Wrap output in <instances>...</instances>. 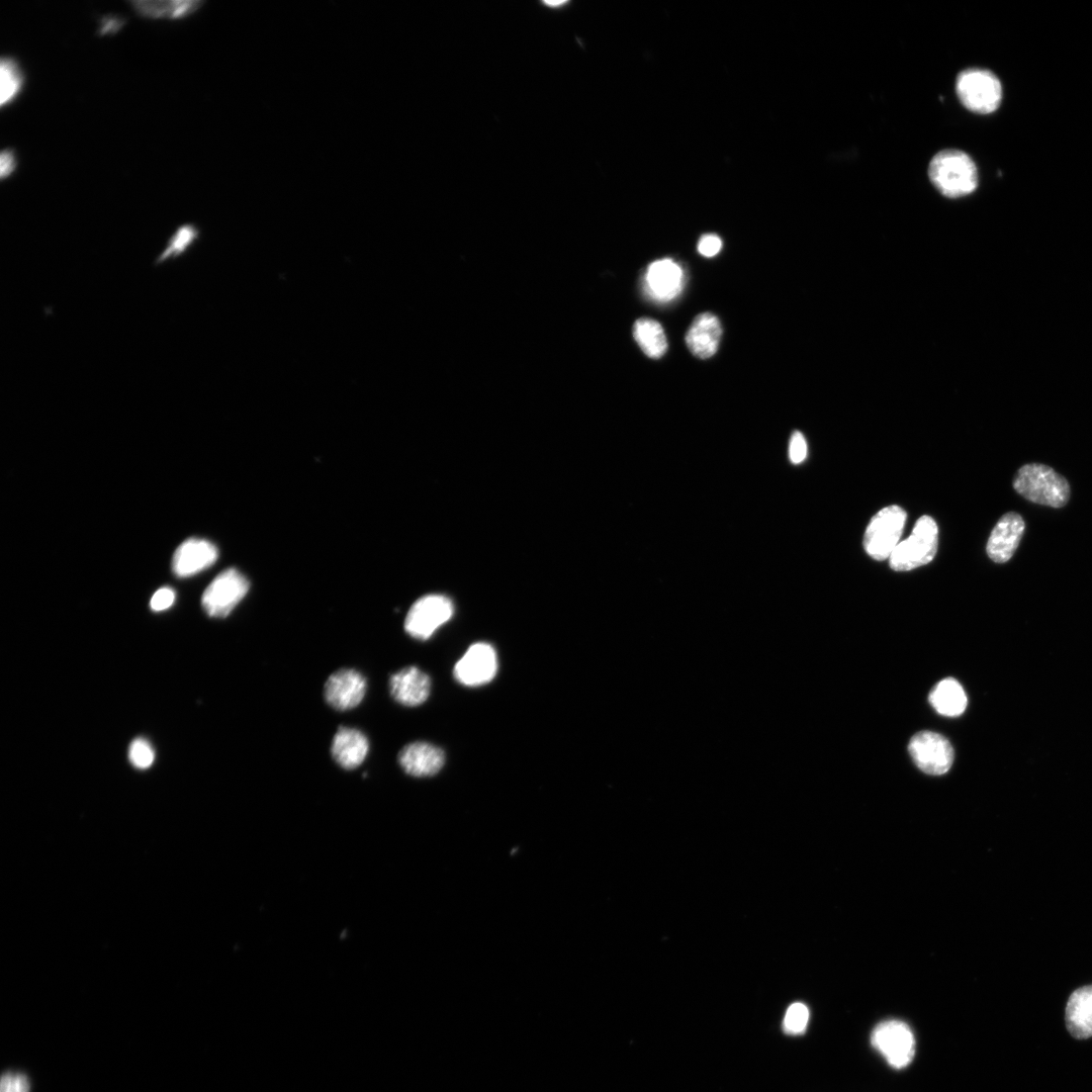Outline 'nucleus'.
<instances>
[{
  "label": "nucleus",
  "mask_w": 1092,
  "mask_h": 1092,
  "mask_svg": "<svg viewBox=\"0 0 1092 1092\" xmlns=\"http://www.w3.org/2000/svg\"><path fill=\"white\" fill-rule=\"evenodd\" d=\"M932 185L944 196L959 198L974 192L978 186V169L965 152L947 149L933 156L928 167Z\"/></svg>",
  "instance_id": "1"
},
{
  "label": "nucleus",
  "mask_w": 1092,
  "mask_h": 1092,
  "mask_svg": "<svg viewBox=\"0 0 1092 1092\" xmlns=\"http://www.w3.org/2000/svg\"><path fill=\"white\" fill-rule=\"evenodd\" d=\"M1014 489L1029 502L1053 508H1061L1070 496V486L1065 477L1053 468L1039 464H1026L1018 469L1013 479Z\"/></svg>",
  "instance_id": "2"
},
{
  "label": "nucleus",
  "mask_w": 1092,
  "mask_h": 1092,
  "mask_svg": "<svg viewBox=\"0 0 1092 1092\" xmlns=\"http://www.w3.org/2000/svg\"><path fill=\"white\" fill-rule=\"evenodd\" d=\"M956 92L961 103L970 111L989 114L997 110L1002 101V85L989 70L969 68L960 72Z\"/></svg>",
  "instance_id": "3"
},
{
  "label": "nucleus",
  "mask_w": 1092,
  "mask_h": 1092,
  "mask_svg": "<svg viewBox=\"0 0 1092 1092\" xmlns=\"http://www.w3.org/2000/svg\"><path fill=\"white\" fill-rule=\"evenodd\" d=\"M938 528L929 516L920 517L910 536L896 546L889 557L890 566L896 571H908L929 563L935 556Z\"/></svg>",
  "instance_id": "4"
},
{
  "label": "nucleus",
  "mask_w": 1092,
  "mask_h": 1092,
  "mask_svg": "<svg viewBox=\"0 0 1092 1092\" xmlns=\"http://www.w3.org/2000/svg\"><path fill=\"white\" fill-rule=\"evenodd\" d=\"M870 1041L894 1069L908 1067L915 1057V1036L903 1020L886 1019L879 1022L871 1032Z\"/></svg>",
  "instance_id": "5"
},
{
  "label": "nucleus",
  "mask_w": 1092,
  "mask_h": 1092,
  "mask_svg": "<svg viewBox=\"0 0 1092 1092\" xmlns=\"http://www.w3.org/2000/svg\"><path fill=\"white\" fill-rule=\"evenodd\" d=\"M905 522L906 513L899 506H889L879 511L864 532L866 552L876 560L889 558L899 544Z\"/></svg>",
  "instance_id": "6"
},
{
  "label": "nucleus",
  "mask_w": 1092,
  "mask_h": 1092,
  "mask_svg": "<svg viewBox=\"0 0 1092 1092\" xmlns=\"http://www.w3.org/2000/svg\"><path fill=\"white\" fill-rule=\"evenodd\" d=\"M249 587L248 579L239 570L225 569L205 588L201 598L202 607L208 616L224 618L245 598Z\"/></svg>",
  "instance_id": "7"
},
{
  "label": "nucleus",
  "mask_w": 1092,
  "mask_h": 1092,
  "mask_svg": "<svg viewBox=\"0 0 1092 1092\" xmlns=\"http://www.w3.org/2000/svg\"><path fill=\"white\" fill-rule=\"evenodd\" d=\"M453 611V604L446 596L434 594L422 597L411 607L404 629L412 637L426 640L451 619Z\"/></svg>",
  "instance_id": "8"
},
{
  "label": "nucleus",
  "mask_w": 1092,
  "mask_h": 1092,
  "mask_svg": "<svg viewBox=\"0 0 1092 1092\" xmlns=\"http://www.w3.org/2000/svg\"><path fill=\"white\" fill-rule=\"evenodd\" d=\"M908 750L915 764L928 775L945 774L953 761V749L948 740L931 731L915 734L909 742Z\"/></svg>",
  "instance_id": "9"
},
{
  "label": "nucleus",
  "mask_w": 1092,
  "mask_h": 1092,
  "mask_svg": "<svg viewBox=\"0 0 1092 1092\" xmlns=\"http://www.w3.org/2000/svg\"><path fill=\"white\" fill-rule=\"evenodd\" d=\"M497 670V658L494 648L478 642L471 645L454 667L456 679L469 687H476L490 681Z\"/></svg>",
  "instance_id": "10"
},
{
  "label": "nucleus",
  "mask_w": 1092,
  "mask_h": 1092,
  "mask_svg": "<svg viewBox=\"0 0 1092 1092\" xmlns=\"http://www.w3.org/2000/svg\"><path fill=\"white\" fill-rule=\"evenodd\" d=\"M684 285V270L671 259L652 262L644 274V291L655 301L666 302L674 299L681 292Z\"/></svg>",
  "instance_id": "11"
},
{
  "label": "nucleus",
  "mask_w": 1092,
  "mask_h": 1092,
  "mask_svg": "<svg viewBox=\"0 0 1092 1092\" xmlns=\"http://www.w3.org/2000/svg\"><path fill=\"white\" fill-rule=\"evenodd\" d=\"M366 692L365 677L355 669H340L329 676L325 685V698L330 706L346 711L358 706Z\"/></svg>",
  "instance_id": "12"
},
{
  "label": "nucleus",
  "mask_w": 1092,
  "mask_h": 1092,
  "mask_svg": "<svg viewBox=\"0 0 1092 1092\" xmlns=\"http://www.w3.org/2000/svg\"><path fill=\"white\" fill-rule=\"evenodd\" d=\"M217 556L214 544L204 539L190 538L182 542L174 552L172 569L177 576L188 577L212 565Z\"/></svg>",
  "instance_id": "13"
},
{
  "label": "nucleus",
  "mask_w": 1092,
  "mask_h": 1092,
  "mask_svg": "<svg viewBox=\"0 0 1092 1092\" xmlns=\"http://www.w3.org/2000/svg\"><path fill=\"white\" fill-rule=\"evenodd\" d=\"M1024 521L1014 512L1003 515L993 528L987 543L989 557L997 563L1008 561L1019 545Z\"/></svg>",
  "instance_id": "14"
},
{
  "label": "nucleus",
  "mask_w": 1092,
  "mask_h": 1092,
  "mask_svg": "<svg viewBox=\"0 0 1092 1092\" xmlns=\"http://www.w3.org/2000/svg\"><path fill=\"white\" fill-rule=\"evenodd\" d=\"M444 761V751L427 742L410 743L398 754V762L402 769L419 778L436 775L442 768Z\"/></svg>",
  "instance_id": "15"
},
{
  "label": "nucleus",
  "mask_w": 1092,
  "mask_h": 1092,
  "mask_svg": "<svg viewBox=\"0 0 1092 1092\" xmlns=\"http://www.w3.org/2000/svg\"><path fill=\"white\" fill-rule=\"evenodd\" d=\"M389 689L391 696L399 704L419 706L429 697L430 678L418 667L407 666L390 676Z\"/></svg>",
  "instance_id": "16"
},
{
  "label": "nucleus",
  "mask_w": 1092,
  "mask_h": 1092,
  "mask_svg": "<svg viewBox=\"0 0 1092 1092\" xmlns=\"http://www.w3.org/2000/svg\"><path fill=\"white\" fill-rule=\"evenodd\" d=\"M721 335L722 327L718 317L704 312L693 321L686 335V343L693 355L706 359L717 352Z\"/></svg>",
  "instance_id": "17"
},
{
  "label": "nucleus",
  "mask_w": 1092,
  "mask_h": 1092,
  "mask_svg": "<svg viewBox=\"0 0 1092 1092\" xmlns=\"http://www.w3.org/2000/svg\"><path fill=\"white\" fill-rule=\"evenodd\" d=\"M369 750L367 737L359 730L340 727L332 741V755L336 762L346 769L359 766Z\"/></svg>",
  "instance_id": "18"
},
{
  "label": "nucleus",
  "mask_w": 1092,
  "mask_h": 1092,
  "mask_svg": "<svg viewBox=\"0 0 1092 1092\" xmlns=\"http://www.w3.org/2000/svg\"><path fill=\"white\" fill-rule=\"evenodd\" d=\"M1066 1024L1070 1033L1085 1039L1092 1036V985L1075 990L1067 1003Z\"/></svg>",
  "instance_id": "19"
},
{
  "label": "nucleus",
  "mask_w": 1092,
  "mask_h": 1092,
  "mask_svg": "<svg viewBox=\"0 0 1092 1092\" xmlns=\"http://www.w3.org/2000/svg\"><path fill=\"white\" fill-rule=\"evenodd\" d=\"M929 702L937 713L947 717H956L965 711L967 696L957 679L944 678L936 684L930 692Z\"/></svg>",
  "instance_id": "20"
},
{
  "label": "nucleus",
  "mask_w": 1092,
  "mask_h": 1092,
  "mask_svg": "<svg viewBox=\"0 0 1092 1092\" xmlns=\"http://www.w3.org/2000/svg\"><path fill=\"white\" fill-rule=\"evenodd\" d=\"M633 337L641 350L650 358H660L667 349V341L661 325L649 317L638 318L633 326Z\"/></svg>",
  "instance_id": "21"
},
{
  "label": "nucleus",
  "mask_w": 1092,
  "mask_h": 1092,
  "mask_svg": "<svg viewBox=\"0 0 1092 1092\" xmlns=\"http://www.w3.org/2000/svg\"><path fill=\"white\" fill-rule=\"evenodd\" d=\"M131 4L142 15L148 17H181L196 10L202 3L198 0H135Z\"/></svg>",
  "instance_id": "22"
},
{
  "label": "nucleus",
  "mask_w": 1092,
  "mask_h": 1092,
  "mask_svg": "<svg viewBox=\"0 0 1092 1092\" xmlns=\"http://www.w3.org/2000/svg\"><path fill=\"white\" fill-rule=\"evenodd\" d=\"M198 236L199 231L195 225L189 223L180 225L169 238L165 249L157 257L155 264H162L184 255L196 242Z\"/></svg>",
  "instance_id": "23"
},
{
  "label": "nucleus",
  "mask_w": 1092,
  "mask_h": 1092,
  "mask_svg": "<svg viewBox=\"0 0 1092 1092\" xmlns=\"http://www.w3.org/2000/svg\"><path fill=\"white\" fill-rule=\"evenodd\" d=\"M22 75L14 60L2 58L0 63V104L11 101L21 88Z\"/></svg>",
  "instance_id": "24"
},
{
  "label": "nucleus",
  "mask_w": 1092,
  "mask_h": 1092,
  "mask_svg": "<svg viewBox=\"0 0 1092 1092\" xmlns=\"http://www.w3.org/2000/svg\"><path fill=\"white\" fill-rule=\"evenodd\" d=\"M809 1016V1009L804 1003H792L783 1019L782 1027L784 1032L789 1035L803 1034L807 1029Z\"/></svg>",
  "instance_id": "25"
},
{
  "label": "nucleus",
  "mask_w": 1092,
  "mask_h": 1092,
  "mask_svg": "<svg viewBox=\"0 0 1092 1092\" xmlns=\"http://www.w3.org/2000/svg\"><path fill=\"white\" fill-rule=\"evenodd\" d=\"M128 756L133 766L145 769L150 767L154 762L155 752L146 739L136 738L129 746Z\"/></svg>",
  "instance_id": "26"
},
{
  "label": "nucleus",
  "mask_w": 1092,
  "mask_h": 1092,
  "mask_svg": "<svg viewBox=\"0 0 1092 1092\" xmlns=\"http://www.w3.org/2000/svg\"><path fill=\"white\" fill-rule=\"evenodd\" d=\"M0 1092H29V1082L25 1075L7 1072L2 1075Z\"/></svg>",
  "instance_id": "27"
},
{
  "label": "nucleus",
  "mask_w": 1092,
  "mask_h": 1092,
  "mask_svg": "<svg viewBox=\"0 0 1092 1092\" xmlns=\"http://www.w3.org/2000/svg\"><path fill=\"white\" fill-rule=\"evenodd\" d=\"M807 456V444L801 432H794L789 445V457L792 463L799 464Z\"/></svg>",
  "instance_id": "28"
},
{
  "label": "nucleus",
  "mask_w": 1092,
  "mask_h": 1092,
  "mask_svg": "<svg viewBox=\"0 0 1092 1092\" xmlns=\"http://www.w3.org/2000/svg\"><path fill=\"white\" fill-rule=\"evenodd\" d=\"M174 590L170 587H162L153 595L150 606L153 611L161 612L170 608L174 603Z\"/></svg>",
  "instance_id": "29"
},
{
  "label": "nucleus",
  "mask_w": 1092,
  "mask_h": 1092,
  "mask_svg": "<svg viewBox=\"0 0 1092 1092\" xmlns=\"http://www.w3.org/2000/svg\"><path fill=\"white\" fill-rule=\"evenodd\" d=\"M722 248L721 239L714 234H707L701 237L698 243V251L705 257H714L719 253Z\"/></svg>",
  "instance_id": "30"
},
{
  "label": "nucleus",
  "mask_w": 1092,
  "mask_h": 1092,
  "mask_svg": "<svg viewBox=\"0 0 1092 1092\" xmlns=\"http://www.w3.org/2000/svg\"><path fill=\"white\" fill-rule=\"evenodd\" d=\"M15 167V161L10 151H3L0 155V175L1 178L8 176Z\"/></svg>",
  "instance_id": "31"
}]
</instances>
